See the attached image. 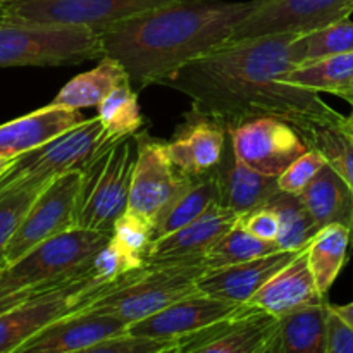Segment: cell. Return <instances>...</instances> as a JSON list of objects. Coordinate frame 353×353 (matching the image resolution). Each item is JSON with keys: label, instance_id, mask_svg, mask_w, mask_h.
<instances>
[{"label": "cell", "instance_id": "obj_14", "mask_svg": "<svg viewBox=\"0 0 353 353\" xmlns=\"http://www.w3.org/2000/svg\"><path fill=\"white\" fill-rule=\"evenodd\" d=\"M234 155L255 171L279 176L309 150L302 134L281 119L261 117L230 131Z\"/></svg>", "mask_w": 353, "mask_h": 353}, {"label": "cell", "instance_id": "obj_16", "mask_svg": "<svg viewBox=\"0 0 353 353\" xmlns=\"http://www.w3.org/2000/svg\"><path fill=\"white\" fill-rule=\"evenodd\" d=\"M130 324L112 314L81 310L50 324L28 340L17 353H76L90 352L95 345L126 333Z\"/></svg>", "mask_w": 353, "mask_h": 353}, {"label": "cell", "instance_id": "obj_33", "mask_svg": "<svg viewBox=\"0 0 353 353\" xmlns=\"http://www.w3.org/2000/svg\"><path fill=\"white\" fill-rule=\"evenodd\" d=\"M48 183H28L0 192V271L7 268L6 252L10 240L30 207Z\"/></svg>", "mask_w": 353, "mask_h": 353}, {"label": "cell", "instance_id": "obj_8", "mask_svg": "<svg viewBox=\"0 0 353 353\" xmlns=\"http://www.w3.org/2000/svg\"><path fill=\"white\" fill-rule=\"evenodd\" d=\"M114 140L99 116L85 119L41 147L14 159L0 178V192L28 183H48L69 171H83Z\"/></svg>", "mask_w": 353, "mask_h": 353}, {"label": "cell", "instance_id": "obj_3", "mask_svg": "<svg viewBox=\"0 0 353 353\" xmlns=\"http://www.w3.org/2000/svg\"><path fill=\"white\" fill-rule=\"evenodd\" d=\"M145 268L137 269L117 281H99L78 269L76 274L65 281L38 290L30 299L0 316V353H17L28 340L37 336L45 327L88 309L103 295L133 281Z\"/></svg>", "mask_w": 353, "mask_h": 353}, {"label": "cell", "instance_id": "obj_7", "mask_svg": "<svg viewBox=\"0 0 353 353\" xmlns=\"http://www.w3.org/2000/svg\"><path fill=\"white\" fill-rule=\"evenodd\" d=\"M205 271L209 269L203 262L147 265L133 281L107 293L85 310L112 314L133 324L199 292L196 281Z\"/></svg>", "mask_w": 353, "mask_h": 353}, {"label": "cell", "instance_id": "obj_36", "mask_svg": "<svg viewBox=\"0 0 353 353\" xmlns=\"http://www.w3.org/2000/svg\"><path fill=\"white\" fill-rule=\"evenodd\" d=\"M176 340L145 336L126 331L90 348L88 353H176Z\"/></svg>", "mask_w": 353, "mask_h": 353}, {"label": "cell", "instance_id": "obj_42", "mask_svg": "<svg viewBox=\"0 0 353 353\" xmlns=\"http://www.w3.org/2000/svg\"><path fill=\"white\" fill-rule=\"evenodd\" d=\"M12 162H14V159L12 161H0V178L6 174V171L10 168V165H12Z\"/></svg>", "mask_w": 353, "mask_h": 353}, {"label": "cell", "instance_id": "obj_19", "mask_svg": "<svg viewBox=\"0 0 353 353\" xmlns=\"http://www.w3.org/2000/svg\"><path fill=\"white\" fill-rule=\"evenodd\" d=\"M226 128L212 117L192 110L186 121L168 141L176 169L183 174L200 176L212 172L226 152Z\"/></svg>", "mask_w": 353, "mask_h": 353}, {"label": "cell", "instance_id": "obj_23", "mask_svg": "<svg viewBox=\"0 0 353 353\" xmlns=\"http://www.w3.org/2000/svg\"><path fill=\"white\" fill-rule=\"evenodd\" d=\"M219 200V185L216 172L200 176L185 174L181 186L154 223V241L181 230L199 219L212 203Z\"/></svg>", "mask_w": 353, "mask_h": 353}, {"label": "cell", "instance_id": "obj_11", "mask_svg": "<svg viewBox=\"0 0 353 353\" xmlns=\"http://www.w3.org/2000/svg\"><path fill=\"white\" fill-rule=\"evenodd\" d=\"M278 317L252 303L179 338L176 353H271Z\"/></svg>", "mask_w": 353, "mask_h": 353}, {"label": "cell", "instance_id": "obj_6", "mask_svg": "<svg viewBox=\"0 0 353 353\" xmlns=\"http://www.w3.org/2000/svg\"><path fill=\"white\" fill-rule=\"evenodd\" d=\"M110 233L71 228L24 254L0 271V293L43 290L65 281L110 240Z\"/></svg>", "mask_w": 353, "mask_h": 353}, {"label": "cell", "instance_id": "obj_41", "mask_svg": "<svg viewBox=\"0 0 353 353\" xmlns=\"http://www.w3.org/2000/svg\"><path fill=\"white\" fill-rule=\"evenodd\" d=\"M336 314H340L345 321L353 327V302L347 303V305H331Z\"/></svg>", "mask_w": 353, "mask_h": 353}, {"label": "cell", "instance_id": "obj_32", "mask_svg": "<svg viewBox=\"0 0 353 353\" xmlns=\"http://www.w3.org/2000/svg\"><path fill=\"white\" fill-rule=\"evenodd\" d=\"M303 140L309 148L319 150L353 190V131L348 126V116L345 123L319 128Z\"/></svg>", "mask_w": 353, "mask_h": 353}, {"label": "cell", "instance_id": "obj_20", "mask_svg": "<svg viewBox=\"0 0 353 353\" xmlns=\"http://www.w3.org/2000/svg\"><path fill=\"white\" fill-rule=\"evenodd\" d=\"M85 121L78 109L48 105L0 124V161H12Z\"/></svg>", "mask_w": 353, "mask_h": 353}, {"label": "cell", "instance_id": "obj_45", "mask_svg": "<svg viewBox=\"0 0 353 353\" xmlns=\"http://www.w3.org/2000/svg\"><path fill=\"white\" fill-rule=\"evenodd\" d=\"M348 126H350L352 131H353V119H350V117H348Z\"/></svg>", "mask_w": 353, "mask_h": 353}, {"label": "cell", "instance_id": "obj_40", "mask_svg": "<svg viewBox=\"0 0 353 353\" xmlns=\"http://www.w3.org/2000/svg\"><path fill=\"white\" fill-rule=\"evenodd\" d=\"M38 290L28 288V290H21V292H14V293H0V316L6 312H9L10 309H14L16 305H19L21 302L30 299L33 293H37Z\"/></svg>", "mask_w": 353, "mask_h": 353}, {"label": "cell", "instance_id": "obj_10", "mask_svg": "<svg viewBox=\"0 0 353 353\" xmlns=\"http://www.w3.org/2000/svg\"><path fill=\"white\" fill-rule=\"evenodd\" d=\"M79 190L81 171L57 176L41 190L7 247V265L19 261L41 241L76 226Z\"/></svg>", "mask_w": 353, "mask_h": 353}, {"label": "cell", "instance_id": "obj_47", "mask_svg": "<svg viewBox=\"0 0 353 353\" xmlns=\"http://www.w3.org/2000/svg\"><path fill=\"white\" fill-rule=\"evenodd\" d=\"M0 2H2V3L3 2H14V0H0Z\"/></svg>", "mask_w": 353, "mask_h": 353}, {"label": "cell", "instance_id": "obj_44", "mask_svg": "<svg viewBox=\"0 0 353 353\" xmlns=\"http://www.w3.org/2000/svg\"><path fill=\"white\" fill-rule=\"evenodd\" d=\"M345 93H353V79H352V83H350V85H348V88H347V90H345V92H341V93H340V95H338V97L345 95Z\"/></svg>", "mask_w": 353, "mask_h": 353}, {"label": "cell", "instance_id": "obj_27", "mask_svg": "<svg viewBox=\"0 0 353 353\" xmlns=\"http://www.w3.org/2000/svg\"><path fill=\"white\" fill-rule=\"evenodd\" d=\"M352 241V230L345 224L321 228L307 247V261L319 292L326 296L340 276Z\"/></svg>", "mask_w": 353, "mask_h": 353}, {"label": "cell", "instance_id": "obj_1", "mask_svg": "<svg viewBox=\"0 0 353 353\" xmlns=\"http://www.w3.org/2000/svg\"><path fill=\"white\" fill-rule=\"evenodd\" d=\"M305 61L303 34H261L231 40L161 79L192 100V110L226 131L261 117L292 124L302 138L347 121L314 90L285 81Z\"/></svg>", "mask_w": 353, "mask_h": 353}, {"label": "cell", "instance_id": "obj_17", "mask_svg": "<svg viewBox=\"0 0 353 353\" xmlns=\"http://www.w3.org/2000/svg\"><path fill=\"white\" fill-rule=\"evenodd\" d=\"M238 307L240 303H231L196 292L152 314V316L145 317V319L130 324L128 331L134 334L178 341L186 334L195 333V331L223 319L228 314L234 312Z\"/></svg>", "mask_w": 353, "mask_h": 353}, {"label": "cell", "instance_id": "obj_12", "mask_svg": "<svg viewBox=\"0 0 353 353\" xmlns=\"http://www.w3.org/2000/svg\"><path fill=\"white\" fill-rule=\"evenodd\" d=\"M353 0H261L234 30L231 40L261 34H307L348 19Z\"/></svg>", "mask_w": 353, "mask_h": 353}, {"label": "cell", "instance_id": "obj_5", "mask_svg": "<svg viewBox=\"0 0 353 353\" xmlns=\"http://www.w3.org/2000/svg\"><path fill=\"white\" fill-rule=\"evenodd\" d=\"M102 57L100 33L88 26L0 23V68L78 65Z\"/></svg>", "mask_w": 353, "mask_h": 353}, {"label": "cell", "instance_id": "obj_43", "mask_svg": "<svg viewBox=\"0 0 353 353\" xmlns=\"http://www.w3.org/2000/svg\"><path fill=\"white\" fill-rule=\"evenodd\" d=\"M341 99H345L348 103H350L352 114H350V116H348V117H350V119H353V93H345V95H341Z\"/></svg>", "mask_w": 353, "mask_h": 353}, {"label": "cell", "instance_id": "obj_2", "mask_svg": "<svg viewBox=\"0 0 353 353\" xmlns=\"http://www.w3.org/2000/svg\"><path fill=\"white\" fill-rule=\"evenodd\" d=\"M261 0H174L100 31L103 55L126 71L137 92L233 38Z\"/></svg>", "mask_w": 353, "mask_h": 353}, {"label": "cell", "instance_id": "obj_46", "mask_svg": "<svg viewBox=\"0 0 353 353\" xmlns=\"http://www.w3.org/2000/svg\"><path fill=\"white\" fill-rule=\"evenodd\" d=\"M352 241H353V216H352Z\"/></svg>", "mask_w": 353, "mask_h": 353}, {"label": "cell", "instance_id": "obj_22", "mask_svg": "<svg viewBox=\"0 0 353 353\" xmlns=\"http://www.w3.org/2000/svg\"><path fill=\"white\" fill-rule=\"evenodd\" d=\"M230 162L223 171H214L219 185V200L226 209L234 210L238 216L265 205L268 200L279 190L278 176L262 174L234 155L233 147L228 150Z\"/></svg>", "mask_w": 353, "mask_h": 353}, {"label": "cell", "instance_id": "obj_37", "mask_svg": "<svg viewBox=\"0 0 353 353\" xmlns=\"http://www.w3.org/2000/svg\"><path fill=\"white\" fill-rule=\"evenodd\" d=\"M324 164H326L324 155L316 148H309L278 176L279 190L300 195Z\"/></svg>", "mask_w": 353, "mask_h": 353}, {"label": "cell", "instance_id": "obj_9", "mask_svg": "<svg viewBox=\"0 0 353 353\" xmlns=\"http://www.w3.org/2000/svg\"><path fill=\"white\" fill-rule=\"evenodd\" d=\"M174 0H14L0 7V23L74 24L100 33Z\"/></svg>", "mask_w": 353, "mask_h": 353}, {"label": "cell", "instance_id": "obj_18", "mask_svg": "<svg viewBox=\"0 0 353 353\" xmlns=\"http://www.w3.org/2000/svg\"><path fill=\"white\" fill-rule=\"evenodd\" d=\"M300 250H278L262 257L250 259L240 264L226 268L209 269L196 281L199 292L214 299L231 303H250L255 293L288 262L296 257Z\"/></svg>", "mask_w": 353, "mask_h": 353}, {"label": "cell", "instance_id": "obj_38", "mask_svg": "<svg viewBox=\"0 0 353 353\" xmlns=\"http://www.w3.org/2000/svg\"><path fill=\"white\" fill-rule=\"evenodd\" d=\"M241 226L254 236L265 241H276L279 234V217L269 205H261L240 216Z\"/></svg>", "mask_w": 353, "mask_h": 353}, {"label": "cell", "instance_id": "obj_39", "mask_svg": "<svg viewBox=\"0 0 353 353\" xmlns=\"http://www.w3.org/2000/svg\"><path fill=\"white\" fill-rule=\"evenodd\" d=\"M326 353H353V327L340 314L327 307Z\"/></svg>", "mask_w": 353, "mask_h": 353}, {"label": "cell", "instance_id": "obj_26", "mask_svg": "<svg viewBox=\"0 0 353 353\" xmlns=\"http://www.w3.org/2000/svg\"><path fill=\"white\" fill-rule=\"evenodd\" d=\"M128 74L123 65L112 57L103 55L99 64L90 71L81 72L61 88L52 103L69 109H90L105 100V97L119 85Z\"/></svg>", "mask_w": 353, "mask_h": 353}, {"label": "cell", "instance_id": "obj_24", "mask_svg": "<svg viewBox=\"0 0 353 353\" xmlns=\"http://www.w3.org/2000/svg\"><path fill=\"white\" fill-rule=\"evenodd\" d=\"M300 199L319 230L330 224H345L352 230L353 190L327 162L303 188Z\"/></svg>", "mask_w": 353, "mask_h": 353}, {"label": "cell", "instance_id": "obj_30", "mask_svg": "<svg viewBox=\"0 0 353 353\" xmlns=\"http://www.w3.org/2000/svg\"><path fill=\"white\" fill-rule=\"evenodd\" d=\"M278 250L281 248L278 247L276 241H265L254 236L250 231L241 226L240 219H238V223L228 233H224L207 252L203 257V264L207 265V269L226 268V265L240 264V262L262 257V255Z\"/></svg>", "mask_w": 353, "mask_h": 353}, {"label": "cell", "instance_id": "obj_15", "mask_svg": "<svg viewBox=\"0 0 353 353\" xmlns=\"http://www.w3.org/2000/svg\"><path fill=\"white\" fill-rule=\"evenodd\" d=\"M240 216L219 202L212 203L199 219L181 230L169 233L152 243L145 262L147 265L172 262H203L212 245L238 223Z\"/></svg>", "mask_w": 353, "mask_h": 353}, {"label": "cell", "instance_id": "obj_35", "mask_svg": "<svg viewBox=\"0 0 353 353\" xmlns=\"http://www.w3.org/2000/svg\"><path fill=\"white\" fill-rule=\"evenodd\" d=\"M112 236L131 254L145 259L154 243V228L147 219L126 210L114 223Z\"/></svg>", "mask_w": 353, "mask_h": 353}, {"label": "cell", "instance_id": "obj_31", "mask_svg": "<svg viewBox=\"0 0 353 353\" xmlns=\"http://www.w3.org/2000/svg\"><path fill=\"white\" fill-rule=\"evenodd\" d=\"M99 117L112 138H124L137 134L143 126L138 92L130 78L123 79L99 105Z\"/></svg>", "mask_w": 353, "mask_h": 353}, {"label": "cell", "instance_id": "obj_25", "mask_svg": "<svg viewBox=\"0 0 353 353\" xmlns=\"http://www.w3.org/2000/svg\"><path fill=\"white\" fill-rule=\"evenodd\" d=\"M327 300L278 317L271 353H326Z\"/></svg>", "mask_w": 353, "mask_h": 353}, {"label": "cell", "instance_id": "obj_29", "mask_svg": "<svg viewBox=\"0 0 353 353\" xmlns=\"http://www.w3.org/2000/svg\"><path fill=\"white\" fill-rule=\"evenodd\" d=\"M265 205L271 207L279 217L278 247L281 250H303L319 231L305 203L296 193L278 190Z\"/></svg>", "mask_w": 353, "mask_h": 353}, {"label": "cell", "instance_id": "obj_28", "mask_svg": "<svg viewBox=\"0 0 353 353\" xmlns=\"http://www.w3.org/2000/svg\"><path fill=\"white\" fill-rule=\"evenodd\" d=\"M353 79V52L330 55V57L307 61L296 65L286 83L321 93L340 95L348 88Z\"/></svg>", "mask_w": 353, "mask_h": 353}, {"label": "cell", "instance_id": "obj_21", "mask_svg": "<svg viewBox=\"0 0 353 353\" xmlns=\"http://www.w3.org/2000/svg\"><path fill=\"white\" fill-rule=\"evenodd\" d=\"M326 296L319 292L307 261V248L300 250L292 262L276 272L250 300L252 305L268 310L276 317L323 303Z\"/></svg>", "mask_w": 353, "mask_h": 353}, {"label": "cell", "instance_id": "obj_34", "mask_svg": "<svg viewBox=\"0 0 353 353\" xmlns=\"http://www.w3.org/2000/svg\"><path fill=\"white\" fill-rule=\"evenodd\" d=\"M303 47H305L303 62L353 52V21L348 17L303 34Z\"/></svg>", "mask_w": 353, "mask_h": 353}, {"label": "cell", "instance_id": "obj_4", "mask_svg": "<svg viewBox=\"0 0 353 353\" xmlns=\"http://www.w3.org/2000/svg\"><path fill=\"white\" fill-rule=\"evenodd\" d=\"M137 162V138L110 141L81 171L76 226L112 234L114 223L128 210Z\"/></svg>", "mask_w": 353, "mask_h": 353}, {"label": "cell", "instance_id": "obj_13", "mask_svg": "<svg viewBox=\"0 0 353 353\" xmlns=\"http://www.w3.org/2000/svg\"><path fill=\"white\" fill-rule=\"evenodd\" d=\"M137 162L131 179L128 210L147 219L154 228L155 219L181 186L185 174L176 169L168 141L138 131Z\"/></svg>", "mask_w": 353, "mask_h": 353}]
</instances>
